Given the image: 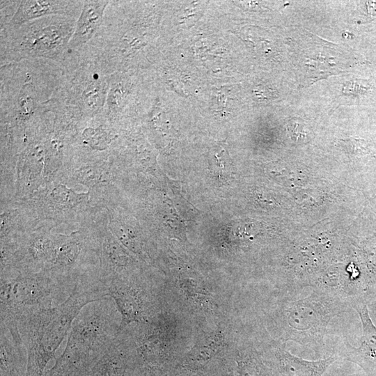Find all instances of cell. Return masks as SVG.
<instances>
[{
  "instance_id": "1",
  "label": "cell",
  "mask_w": 376,
  "mask_h": 376,
  "mask_svg": "<svg viewBox=\"0 0 376 376\" xmlns=\"http://www.w3.org/2000/svg\"><path fill=\"white\" fill-rule=\"evenodd\" d=\"M63 80L60 63L30 58L0 67L1 162H16L40 135Z\"/></svg>"
},
{
  "instance_id": "2",
  "label": "cell",
  "mask_w": 376,
  "mask_h": 376,
  "mask_svg": "<svg viewBox=\"0 0 376 376\" xmlns=\"http://www.w3.org/2000/svg\"><path fill=\"white\" fill-rule=\"evenodd\" d=\"M109 296L98 275L91 274L78 280L68 298L55 306L24 313L18 320L21 341L26 350V376H43L49 361L56 359L58 347L72 323L88 304Z\"/></svg>"
},
{
  "instance_id": "3",
  "label": "cell",
  "mask_w": 376,
  "mask_h": 376,
  "mask_svg": "<svg viewBox=\"0 0 376 376\" xmlns=\"http://www.w3.org/2000/svg\"><path fill=\"white\" fill-rule=\"evenodd\" d=\"M151 13L132 2L109 1L102 24L81 52L111 75L129 68L147 45Z\"/></svg>"
},
{
  "instance_id": "4",
  "label": "cell",
  "mask_w": 376,
  "mask_h": 376,
  "mask_svg": "<svg viewBox=\"0 0 376 376\" xmlns=\"http://www.w3.org/2000/svg\"><path fill=\"white\" fill-rule=\"evenodd\" d=\"M118 312L109 296L86 305L72 323L63 352L45 376H84L115 341Z\"/></svg>"
},
{
  "instance_id": "5",
  "label": "cell",
  "mask_w": 376,
  "mask_h": 376,
  "mask_svg": "<svg viewBox=\"0 0 376 376\" xmlns=\"http://www.w3.org/2000/svg\"><path fill=\"white\" fill-rule=\"evenodd\" d=\"M78 18L51 15L0 30V65L30 58L61 63Z\"/></svg>"
},
{
  "instance_id": "6",
  "label": "cell",
  "mask_w": 376,
  "mask_h": 376,
  "mask_svg": "<svg viewBox=\"0 0 376 376\" xmlns=\"http://www.w3.org/2000/svg\"><path fill=\"white\" fill-rule=\"evenodd\" d=\"M0 276L1 323L17 345H22L17 327L20 316L30 310L61 304L74 288L46 271L10 272Z\"/></svg>"
},
{
  "instance_id": "7",
  "label": "cell",
  "mask_w": 376,
  "mask_h": 376,
  "mask_svg": "<svg viewBox=\"0 0 376 376\" xmlns=\"http://www.w3.org/2000/svg\"><path fill=\"white\" fill-rule=\"evenodd\" d=\"M61 64L63 80L56 93L61 107L80 123L102 113L110 75L81 52L67 53Z\"/></svg>"
},
{
  "instance_id": "8",
  "label": "cell",
  "mask_w": 376,
  "mask_h": 376,
  "mask_svg": "<svg viewBox=\"0 0 376 376\" xmlns=\"http://www.w3.org/2000/svg\"><path fill=\"white\" fill-rule=\"evenodd\" d=\"M23 202L40 221L79 228L100 208L91 192L78 193L58 180L39 188Z\"/></svg>"
},
{
  "instance_id": "9",
  "label": "cell",
  "mask_w": 376,
  "mask_h": 376,
  "mask_svg": "<svg viewBox=\"0 0 376 376\" xmlns=\"http://www.w3.org/2000/svg\"><path fill=\"white\" fill-rule=\"evenodd\" d=\"M338 311L334 300L322 293H312L286 303L281 311L285 340L301 344L318 343L323 338Z\"/></svg>"
},
{
  "instance_id": "10",
  "label": "cell",
  "mask_w": 376,
  "mask_h": 376,
  "mask_svg": "<svg viewBox=\"0 0 376 376\" xmlns=\"http://www.w3.org/2000/svg\"><path fill=\"white\" fill-rule=\"evenodd\" d=\"M226 332L221 326L201 334L180 358L173 376H213L234 370L224 358Z\"/></svg>"
},
{
  "instance_id": "11",
  "label": "cell",
  "mask_w": 376,
  "mask_h": 376,
  "mask_svg": "<svg viewBox=\"0 0 376 376\" xmlns=\"http://www.w3.org/2000/svg\"><path fill=\"white\" fill-rule=\"evenodd\" d=\"M107 290L120 314L118 334L131 324L148 322L161 311L156 290L141 276L111 282Z\"/></svg>"
},
{
  "instance_id": "12",
  "label": "cell",
  "mask_w": 376,
  "mask_h": 376,
  "mask_svg": "<svg viewBox=\"0 0 376 376\" xmlns=\"http://www.w3.org/2000/svg\"><path fill=\"white\" fill-rule=\"evenodd\" d=\"M359 314L362 325V336L359 347L346 343L341 355L360 366L367 376H376V326L371 320L367 304H352Z\"/></svg>"
},
{
  "instance_id": "13",
  "label": "cell",
  "mask_w": 376,
  "mask_h": 376,
  "mask_svg": "<svg viewBox=\"0 0 376 376\" xmlns=\"http://www.w3.org/2000/svg\"><path fill=\"white\" fill-rule=\"evenodd\" d=\"M336 360L329 357L316 361H308L292 354L284 345H278L266 363L275 376H324L328 368Z\"/></svg>"
},
{
  "instance_id": "14",
  "label": "cell",
  "mask_w": 376,
  "mask_h": 376,
  "mask_svg": "<svg viewBox=\"0 0 376 376\" xmlns=\"http://www.w3.org/2000/svg\"><path fill=\"white\" fill-rule=\"evenodd\" d=\"M83 6L84 1L80 0L21 1L16 13L6 27L20 26L31 20L51 15L78 18Z\"/></svg>"
},
{
  "instance_id": "15",
  "label": "cell",
  "mask_w": 376,
  "mask_h": 376,
  "mask_svg": "<svg viewBox=\"0 0 376 376\" xmlns=\"http://www.w3.org/2000/svg\"><path fill=\"white\" fill-rule=\"evenodd\" d=\"M109 1L86 0L78 17L67 53H74L84 47L99 31Z\"/></svg>"
},
{
  "instance_id": "16",
  "label": "cell",
  "mask_w": 376,
  "mask_h": 376,
  "mask_svg": "<svg viewBox=\"0 0 376 376\" xmlns=\"http://www.w3.org/2000/svg\"><path fill=\"white\" fill-rule=\"evenodd\" d=\"M176 285L182 297L194 311L210 315L217 310L215 295L204 281L180 274L176 279Z\"/></svg>"
},
{
  "instance_id": "17",
  "label": "cell",
  "mask_w": 376,
  "mask_h": 376,
  "mask_svg": "<svg viewBox=\"0 0 376 376\" xmlns=\"http://www.w3.org/2000/svg\"><path fill=\"white\" fill-rule=\"evenodd\" d=\"M1 376H26V350L15 343L7 327L1 323Z\"/></svg>"
},
{
  "instance_id": "18",
  "label": "cell",
  "mask_w": 376,
  "mask_h": 376,
  "mask_svg": "<svg viewBox=\"0 0 376 376\" xmlns=\"http://www.w3.org/2000/svg\"><path fill=\"white\" fill-rule=\"evenodd\" d=\"M84 376H129L127 357L116 340Z\"/></svg>"
},
{
  "instance_id": "19",
  "label": "cell",
  "mask_w": 376,
  "mask_h": 376,
  "mask_svg": "<svg viewBox=\"0 0 376 376\" xmlns=\"http://www.w3.org/2000/svg\"><path fill=\"white\" fill-rule=\"evenodd\" d=\"M234 372L237 376H275L259 354L251 350L237 352L233 358Z\"/></svg>"
},
{
  "instance_id": "20",
  "label": "cell",
  "mask_w": 376,
  "mask_h": 376,
  "mask_svg": "<svg viewBox=\"0 0 376 376\" xmlns=\"http://www.w3.org/2000/svg\"><path fill=\"white\" fill-rule=\"evenodd\" d=\"M21 1L12 0L0 1V30L5 29L16 13Z\"/></svg>"
},
{
  "instance_id": "21",
  "label": "cell",
  "mask_w": 376,
  "mask_h": 376,
  "mask_svg": "<svg viewBox=\"0 0 376 376\" xmlns=\"http://www.w3.org/2000/svg\"><path fill=\"white\" fill-rule=\"evenodd\" d=\"M324 376H357L355 373H350L345 370H336L334 373H331L329 375Z\"/></svg>"
},
{
  "instance_id": "22",
  "label": "cell",
  "mask_w": 376,
  "mask_h": 376,
  "mask_svg": "<svg viewBox=\"0 0 376 376\" xmlns=\"http://www.w3.org/2000/svg\"><path fill=\"white\" fill-rule=\"evenodd\" d=\"M213 376H234V370L232 371V372L223 373V374H219V375H213Z\"/></svg>"
}]
</instances>
